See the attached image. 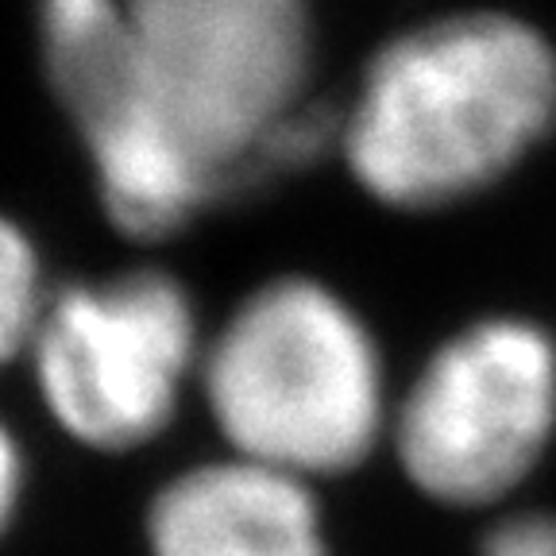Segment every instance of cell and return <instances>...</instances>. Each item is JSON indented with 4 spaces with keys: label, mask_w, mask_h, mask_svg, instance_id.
I'll use <instances>...</instances> for the list:
<instances>
[{
    "label": "cell",
    "mask_w": 556,
    "mask_h": 556,
    "mask_svg": "<svg viewBox=\"0 0 556 556\" xmlns=\"http://www.w3.org/2000/svg\"><path fill=\"white\" fill-rule=\"evenodd\" d=\"M556 429V344L486 317L426 364L399 414V456L429 498L483 506L518 486Z\"/></svg>",
    "instance_id": "cell-6"
},
{
    "label": "cell",
    "mask_w": 556,
    "mask_h": 556,
    "mask_svg": "<svg viewBox=\"0 0 556 556\" xmlns=\"http://www.w3.org/2000/svg\"><path fill=\"white\" fill-rule=\"evenodd\" d=\"M151 101L220 198L290 170L313 97L309 0H128Z\"/></svg>",
    "instance_id": "cell-3"
},
{
    "label": "cell",
    "mask_w": 556,
    "mask_h": 556,
    "mask_svg": "<svg viewBox=\"0 0 556 556\" xmlns=\"http://www.w3.org/2000/svg\"><path fill=\"white\" fill-rule=\"evenodd\" d=\"M47 86L78 131L104 213L131 240H163L213 201L217 182L151 101L128 0H35Z\"/></svg>",
    "instance_id": "cell-4"
},
{
    "label": "cell",
    "mask_w": 556,
    "mask_h": 556,
    "mask_svg": "<svg viewBox=\"0 0 556 556\" xmlns=\"http://www.w3.org/2000/svg\"><path fill=\"white\" fill-rule=\"evenodd\" d=\"M553 128V39L518 12L468 9L367 54L340 104L337 155L371 201L426 213L503 182Z\"/></svg>",
    "instance_id": "cell-1"
},
{
    "label": "cell",
    "mask_w": 556,
    "mask_h": 556,
    "mask_svg": "<svg viewBox=\"0 0 556 556\" xmlns=\"http://www.w3.org/2000/svg\"><path fill=\"white\" fill-rule=\"evenodd\" d=\"M16 498H20V452L12 444L9 429L0 426V530H4Z\"/></svg>",
    "instance_id": "cell-10"
},
{
    "label": "cell",
    "mask_w": 556,
    "mask_h": 556,
    "mask_svg": "<svg viewBox=\"0 0 556 556\" xmlns=\"http://www.w3.org/2000/svg\"><path fill=\"white\" fill-rule=\"evenodd\" d=\"M148 533L155 556H325L305 479L243 456L163 486Z\"/></svg>",
    "instance_id": "cell-7"
},
{
    "label": "cell",
    "mask_w": 556,
    "mask_h": 556,
    "mask_svg": "<svg viewBox=\"0 0 556 556\" xmlns=\"http://www.w3.org/2000/svg\"><path fill=\"white\" fill-rule=\"evenodd\" d=\"M27 352L66 433L93 448H131L178 406L198 364V313L174 275L124 270L47 298Z\"/></svg>",
    "instance_id": "cell-5"
},
{
    "label": "cell",
    "mask_w": 556,
    "mask_h": 556,
    "mask_svg": "<svg viewBox=\"0 0 556 556\" xmlns=\"http://www.w3.org/2000/svg\"><path fill=\"white\" fill-rule=\"evenodd\" d=\"M483 556H556V518L530 514L506 521L486 538Z\"/></svg>",
    "instance_id": "cell-9"
},
{
    "label": "cell",
    "mask_w": 556,
    "mask_h": 556,
    "mask_svg": "<svg viewBox=\"0 0 556 556\" xmlns=\"http://www.w3.org/2000/svg\"><path fill=\"white\" fill-rule=\"evenodd\" d=\"M201 387L236 456L298 479L367 456L382 429V364L359 313L317 278L248 294L201 356Z\"/></svg>",
    "instance_id": "cell-2"
},
{
    "label": "cell",
    "mask_w": 556,
    "mask_h": 556,
    "mask_svg": "<svg viewBox=\"0 0 556 556\" xmlns=\"http://www.w3.org/2000/svg\"><path fill=\"white\" fill-rule=\"evenodd\" d=\"M43 263L31 236L0 213V364L16 359L35 340L47 309Z\"/></svg>",
    "instance_id": "cell-8"
}]
</instances>
